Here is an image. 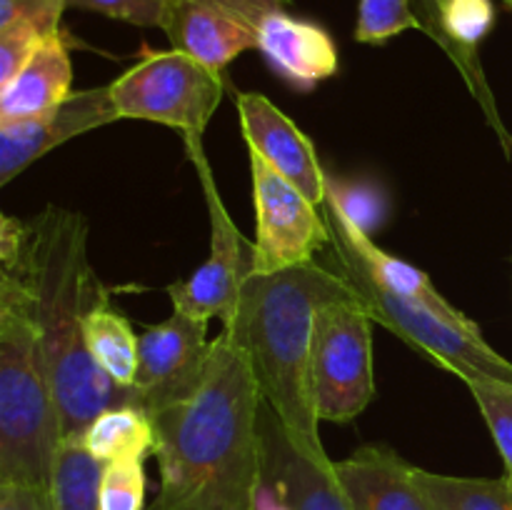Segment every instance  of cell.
Here are the masks:
<instances>
[{"instance_id": "cell-1", "label": "cell", "mask_w": 512, "mask_h": 510, "mask_svg": "<svg viewBox=\"0 0 512 510\" xmlns=\"http://www.w3.org/2000/svg\"><path fill=\"white\" fill-rule=\"evenodd\" d=\"M260 410L248 355L223 330L195 393L150 415L160 490L148 510H253L263 483Z\"/></svg>"}, {"instance_id": "cell-2", "label": "cell", "mask_w": 512, "mask_h": 510, "mask_svg": "<svg viewBox=\"0 0 512 510\" xmlns=\"http://www.w3.org/2000/svg\"><path fill=\"white\" fill-rule=\"evenodd\" d=\"M30 228L28 250L10 263H0V273L28 278L63 438H80L108 408L133 405V390L118 385L100 368L85 340V313L105 298L90 268L85 218L48 208Z\"/></svg>"}, {"instance_id": "cell-3", "label": "cell", "mask_w": 512, "mask_h": 510, "mask_svg": "<svg viewBox=\"0 0 512 510\" xmlns=\"http://www.w3.org/2000/svg\"><path fill=\"white\" fill-rule=\"evenodd\" d=\"M350 285L318 260L278 273H250L233 320L223 325L248 355L260 395L288 438L315 460H330L310 390L315 318Z\"/></svg>"}, {"instance_id": "cell-4", "label": "cell", "mask_w": 512, "mask_h": 510, "mask_svg": "<svg viewBox=\"0 0 512 510\" xmlns=\"http://www.w3.org/2000/svg\"><path fill=\"white\" fill-rule=\"evenodd\" d=\"M63 443L33 290L0 273V483L50 488Z\"/></svg>"}, {"instance_id": "cell-5", "label": "cell", "mask_w": 512, "mask_h": 510, "mask_svg": "<svg viewBox=\"0 0 512 510\" xmlns=\"http://www.w3.org/2000/svg\"><path fill=\"white\" fill-rule=\"evenodd\" d=\"M328 248L330 263H333L330 268L343 275V280L368 310L370 318L398 335L415 353L453 373L463 383L473 378L512 383V363L483 338V330L468 315L440 313L430 305L383 288L333 235H330Z\"/></svg>"}, {"instance_id": "cell-6", "label": "cell", "mask_w": 512, "mask_h": 510, "mask_svg": "<svg viewBox=\"0 0 512 510\" xmlns=\"http://www.w3.org/2000/svg\"><path fill=\"white\" fill-rule=\"evenodd\" d=\"M223 95V75L175 48L145 50L138 63L110 83L120 120L168 125L183 138H203Z\"/></svg>"}, {"instance_id": "cell-7", "label": "cell", "mask_w": 512, "mask_h": 510, "mask_svg": "<svg viewBox=\"0 0 512 510\" xmlns=\"http://www.w3.org/2000/svg\"><path fill=\"white\" fill-rule=\"evenodd\" d=\"M373 318L353 293L323 305L315 318L310 390L315 413L350 423L375 398Z\"/></svg>"}, {"instance_id": "cell-8", "label": "cell", "mask_w": 512, "mask_h": 510, "mask_svg": "<svg viewBox=\"0 0 512 510\" xmlns=\"http://www.w3.org/2000/svg\"><path fill=\"white\" fill-rule=\"evenodd\" d=\"M185 148L198 170L205 205H208L210 253L188 280L168 285V295L173 310L178 313L205 320V323L210 318H220V323L228 325L240 305L245 280L255 270V250L253 243L245 240L243 233L235 228L233 218L220 198L213 170L205 158L203 138H185Z\"/></svg>"}, {"instance_id": "cell-9", "label": "cell", "mask_w": 512, "mask_h": 510, "mask_svg": "<svg viewBox=\"0 0 512 510\" xmlns=\"http://www.w3.org/2000/svg\"><path fill=\"white\" fill-rule=\"evenodd\" d=\"M250 178L255 205V273H278L315 260L330 245V225L323 205L275 173L250 150Z\"/></svg>"}, {"instance_id": "cell-10", "label": "cell", "mask_w": 512, "mask_h": 510, "mask_svg": "<svg viewBox=\"0 0 512 510\" xmlns=\"http://www.w3.org/2000/svg\"><path fill=\"white\" fill-rule=\"evenodd\" d=\"M208 323L173 310L168 320L150 325L138 338V373L133 405L155 415L195 393L205 373L210 343Z\"/></svg>"}, {"instance_id": "cell-11", "label": "cell", "mask_w": 512, "mask_h": 510, "mask_svg": "<svg viewBox=\"0 0 512 510\" xmlns=\"http://www.w3.org/2000/svg\"><path fill=\"white\" fill-rule=\"evenodd\" d=\"M275 0H175L165 35L180 53L190 55L213 73L223 70L238 55L258 48V20Z\"/></svg>"}, {"instance_id": "cell-12", "label": "cell", "mask_w": 512, "mask_h": 510, "mask_svg": "<svg viewBox=\"0 0 512 510\" xmlns=\"http://www.w3.org/2000/svg\"><path fill=\"white\" fill-rule=\"evenodd\" d=\"M110 83L70 93L55 108L30 118H0V185L18 178L58 145L115 123Z\"/></svg>"}, {"instance_id": "cell-13", "label": "cell", "mask_w": 512, "mask_h": 510, "mask_svg": "<svg viewBox=\"0 0 512 510\" xmlns=\"http://www.w3.org/2000/svg\"><path fill=\"white\" fill-rule=\"evenodd\" d=\"M240 128L248 150L258 153L275 173L303 190L315 205L325 203L328 173L308 135L278 108L270 98L248 90H235Z\"/></svg>"}, {"instance_id": "cell-14", "label": "cell", "mask_w": 512, "mask_h": 510, "mask_svg": "<svg viewBox=\"0 0 512 510\" xmlns=\"http://www.w3.org/2000/svg\"><path fill=\"white\" fill-rule=\"evenodd\" d=\"M263 438V483L275 490L290 510H355L345 495L333 460L305 455L280 425L278 415L263 400L260 410Z\"/></svg>"}, {"instance_id": "cell-15", "label": "cell", "mask_w": 512, "mask_h": 510, "mask_svg": "<svg viewBox=\"0 0 512 510\" xmlns=\"http://www.w3.org/2000/svg\"><path fill=\"white\" fill-rule=\"evenodd\" d=\"M258 48L265 63L293 90L310 93L315 85L338 73V45L333 35L313 20L270 8L258 20Z\"/></svg>"}, {"instance_id": "cell-16", "label": "cell", "mask_w": 512, "mask_h": 510, "mask_svg": "<svg viewBox=\"0 0 512 510\" xmlns=\"http://www.w3.org/2000/svg\"><path fill=\"white\" fill-rule=\"evenodd\" d=\"M335 475L355 510H435L415 480V465L383 443L338 460Z\"/></svg>"}, {"instance_id": "cell-17", "label": "cell", "mask_w": 512, "mask_h": 510, "mask_svg": "<svg viewBox=\"0 0 512 510\" xmlns=\"http://www.w3.org/2000/svg\"><path fill=\"white\" fill-rule=\"evenodd\" d=\"M73 93V60L63 33L40 43L33 58L0 88V118H30L63 103Z\"/></svg>"}, {"instance_id": "cell-18", "label": "cell", "mask_w": 512, "mask_h": 510, "mask_svg": "<svg viewBox=\"0 0 512 510\" xmlns=\"http://www.w3.org/2000/svg\"><path fill=\"white\" fill-rule=\"evenodd\" d=\"M85 340L98 360L100 368L123 388H133L135 373H138V338L133 325L123 313L110 308L108 298H100L93 308L85 313L83 320Z\"/></svg>"}, {"instance_id": "cell-19", "label": "cell", "mask_w": 512, "mask_h": 510, "mask_svg": "<svg viewBox=\"0 0 512 510\" xmlns=\"http://www.w3.org/2000/svg\"><path fill=\"white\" fill-rule=\"evenodd\" d=\"M80 440L100 463L145 458L155 450L153 418L135 405H115L100 413L83 430Z\"/></svg>"}, {"instance_id": "cell-20", "label": "cell", "mask_w": 512, "mask_h": 510, "mask_svg": "<svg viewBox=\"0 0 512 510\" xmlns=\"http://www.w3.org/2000/svg\"><path fill=\"white\" fill-rule=\"evenodd\" d=\"M415 480L435 510H512V478H465L415 468Z\"/></svg>"}, {"instance_id": "cell-21", "label": "cell", "mask_w": 512, "mask_h": 510, "mask_svg": "<svg viewBox=\"0 0 512 510\" xmlns=\"http://www.w3.org/2000/svg\"><path fill=\"white\" fill-rule=\"evenodd\" d=\"M105 463H100L80 438H63L53 465V493L58 510H100L98 490Z\"/></svg>"}, {"instance_id": "cell-22", "label": "cell", "mask_w": 512, "mask_h": 510, "mask_svg": "<svg viewBox=\"0 0 512 510\" xmlns=\"http://www.w3.org/2000/svg\"><path fill=\"white\" fill-rule=\"evenodd\" d=\"M330 205L340 210L355 228L373 235L375 230L383 228L390 215V200L380 185L368 183V180H340L328 175V195Z\"/></svg>"}, {"instance_id": "cell-23", "label": "cell", "mask_w": 512, "mask_h": 510, "mask_svg": "<svg viewBox=\"0 0 512 510\" xmlns=\"http://www.w3.org/2000/svg\"><path fill=\"white\" fill-rule=\"evenodd\" d=\"M408 30H425L410 0H358L353 33L358 43L383 45Z\"/></svg>"}, {"instance_id": "cell-24", "label": "cell", "mask_w": 512, "mask_h": 510, "mask_svg": "<svg viewBox=\"0 0 512 510\" xmlns=\"http://www.w3.org/2000/svg\"><path fill=\"white\" fill-rule=\"evenodd\" d=\"M465 385L478 403L480 415L488 423L495 448L505 463V475L512 478V383L473 378L465 380Z\"/></svg>"}, {"instance_id": "cell-25", "label": "cell", "mask_w": 512, "mask_h": 510, "mask_svg": "<svg viewBox=\"0 0 512 510\" xmlns=\"http://www.w3.org/2000/svg\"><path fill=\"white\" fill-rule=\"evenodd\" d=\"M145 458H123L105 463L100 478V510H148L145 508Z\"/></svg>"}, {"instance_id": "cell-26", "label": "cell", "mask_w": 512, "mask_h": 510, "mask_svg": "<svg viewBox=\"0 0 512 510\" xmlns=\"http://www.w3.org/2000/svg\"><path fill=\"white\" fill-rule=\"evenodd\" d=\"M175 0H68V8L90 10L138 28H165Z\"/></svg>"}, {"instance_id": "cell-27", "label": "cell", "mask_w": 512, "mask_h": 510, "mask_svg": "<svg viewBox=\"0 0 512 510\" xmlns=\"http://www.w3.org/2000/svg\"><path fill=\"white\" fill-rule=\"evenodd\" d=\"M65 8L68 0H0V30L25 25L43 38H50L63 33L60 23Z\"/></svg>"}, {"instance_id": "cell-28", "label": "cell", "mask_w": 512, "mask_h": 510, "mask_svg": "<svg viewBox=\"0 0 512 510\" xmlns=\"http://www.w3.org/2000/svg\"><path fill=\"white\" fill-rule=\"evenodd\" d=\"M43 35L25 25L0 30V88L8 85L43 43Z\"/></svg>"}, {"instance_id": "cell-29", "label": "cell", "mask_w": 512, "mask_h": 510, "mask_svg": "<svg viewBox=\"0 0 512 510\" xmlns=\"http://www.w3.org/2000/svg\"><path fill=\"white\" fill-rule=\"evenodd\" d=\"M0 510H58L50 488L25 483H0Z\"/></svg>"}, {"instance_id": "cell-30", "label": "cell", "mask_w": 512, "mask_h": 510, "mask_svg": "<svg viewBox=\"0 0 512 510\" xmlns=\"http://www.w3.org/2000/svg\"><path fill=\"white\" fill-rule=\"evenodd\" d=\"M423 3H425V5H423V8H425V18H428V15L433 13L435 8H438V3H440V0H423Z\"/></svg>"}, {"instance_id": "cell-31", "label": "cell", "mask_w": 512, "mask_h": 510, "mask_svg": "<svg viewBox=\"0 0 512 510\" xmlns=\"http://www.w3.org/2000/svg\"><path fill=\"white\" fill-rule=\"evenodd\" d=\"M505 5H508V8L512 10V0H505Z\"/></svg>"}, {"instance_id": "cell-32", "label": "cell", "mask_w": 512, "mask_h": 510, "mask_svg": "<svg viewBox=\"0 0 512 510\" xmlns=\"http://www.w3.org/2000/svg\"><path fill=\"white\" fill-rule=\"evenodd\" d=\"M275 3H285V0H275Z\"/></svg>"}]
</instances>
